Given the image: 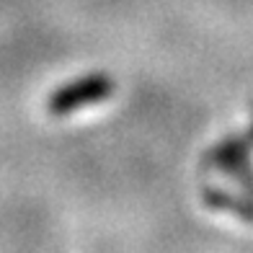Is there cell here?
<instances>
[{
    "label": "cell",
    "instance_id": "6da1fadb",
    "mask_svg": "<svg viewBox=\"0 0 253 253\" xmlns=\"http://www.w3.org/2000/svg\"><path fill=\"white\" fill-rule=\"evenodd\" d=\"M114 93V80L103 73L83 75L78 80H70L62 88H57L47 98V111L52 117H67L88 103H101Z\"/></svg>",
    "mask_w": 253,
    "mask_h": 253
},
{
    "label": "cell",
    "instance_id": "5b68a950",
    "mask_svg": "<svg viewBox=\"0 0 253 253\" xmlns=\"http://www.w3.org/2000/svg\"><path fill=\"white\" fill-rule=\"evenodd\" d=\"M248 134H251V137H253V124H251V129H248Z\"/></svg>",
    "mask_w": 253,
    "mask_h": 253
},
{
    "label": "cell",
    "instance_id": "277c9868",
    "mask_svg": "<svg viewBox=\"0 0 253 253\" xmlns=\"http://www.w3.org/2000/svg\"><path fill=\"white\" fill-rule=\"evenodd\" d=\"M220 173L227 176L230 181H235L240 191H246V194H251V197H253V158L251 160H240V163L222 166Z\"/></svg>",
    "mask_w": 253,
    "mask_h": 253
},
{
    "label": "cell",
    "instance_id": "7a4b0ae2",
    "mask_svg": "<svg viewBox=\"0 0 253 253\" xmlns=\"http://www.w3.org/2000/svg\"><path fill=\"white\" fill-rule=\"evenodd\" d=\"M202 202L217 212H227L243 222H253V197L246 191H233L225 186H214V183H204Z\"/></svg>",
    "mask_w": 253,
    "mask_h": 253
},
{
    "label": "cell",
    "instance_id": "3957f363",
    "mask_svg": "<svg viewBox=\"0 0 253 253\" xmlns=\"http://www.w3.org/2000/svg\"><path fill=\"white\" fill-rule=\"evenodd\" d=\"M251 158H253V137L251 134H230L204 153L202 168L220 170L222 166L240 163V160H251Z\"/></svg>",
    "mask_w": 253,
    "mask_h": 253
}]
</instances>
